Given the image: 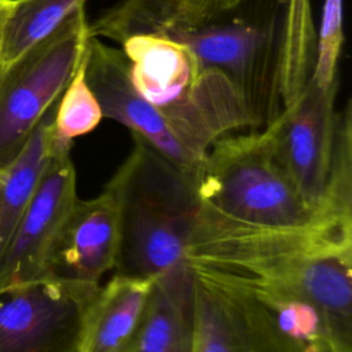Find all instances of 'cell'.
I'll return each mask as SVG.
<instances>
[{
  "label": "cell",
  "instance_id": "18",
  "mask_svg": "<svg viewBox=\"0 0 352 352\" xmlns=\"http://www.w3.org/2000/svg\"><path fill=\"white\" fill-rule=\"evenodd\" d=\"M344 43L342 0H324L315 59L309 78L320 88L330 89L338 84V59Z\"/></svg>",
  "mask_w": 352,
  "mask_h": 352
},
{
  "label": "cell",
  "instance_id": "8",
  "mask_svg": "<svg viewBox=\"0 0 352 352\" xmlns=\"http://www.w3.org/2000/svg\"><path fill=\"white\" fill-rule=\"evenodd\" d=\"M338 84L320 89L308 78L298 96L265 126L278 161L305 204L318 210L329 176Z\"/></svg>",
  "mask_w": 352,
  "mask_h": 352
},
{
  "label": "cell",
  "instance_id": "11",
  "mask_svg": "<svg viewBox=\"0 0 352 352\" xmlns=\"http://www.w3.org/2000/svg\"><path fill=\"white\" fill-rule=\"evenodd\" d=\"M155 279L116 272L85 305L73 352H128Z\"/></svg>",
  "mask_w": 352,
  "mask_h": 352
},
{
  "label": "cell",
  "instance_id": "6",
  "mask_svg": "<svg viewBox=\"0 0 352 352\" xmlns=\"http://www.w3.org/2000/svg\"><path fill=\"white\" fill-rule=\"evenodd\" d=\"M161 33L186 44L206 66L226 74L245 98L260 126L280 113V40H276L271 25L216 21Z\"/></svg>",
  "mask_w": 352,
  "mask_h": 352
},
{
  "label": "cell",
  "instance_id": "2",
  "mask_svg": "<svg viewBox=\"0 0 352 352\" xmlns=\"http://www.w3.org/2000/svg\"><path fill=\"white\" fill-rule=\"evenodd\" d=\"M186 264L197 278L307 296L352 348V217L318 210L297 227H253L198 205Z\"/></svg>",
  "mask_w": 352,
  "mask_h": 352
},
{
  "label": "cell",
  "instance_id": "19",
  "mask_svg": "<svg viewBox=\"0 0 352 352\" xmlns=\"http://www.w3.org/2000/svg\"><path fill=\"white\" fill-rule=\"evenodd\" d=\"M12 4H14V0H0V26L6 19V16L8 15Z\"/></svg>",
  "mask_w": 352,
  "mask_h": 352
},
{
  "label": "cell",
  "instance_id": "1",
  "mask_svg": "<svg viewBox=\"0 0 352 352\" xmlns=\"http://www.w3.org/2000/svg\"><path fill=\"white\" fill-rule=\"evenodd\" d=\"M121 50L91 36L85 77L103 113L194 175L220 138L260 126L220 70L162 33H136Z\"/></svg>",
  "mask_w": 352,
  "mask_h": 352
},
{
  "label": "cell",
  "instance_id": "9",
  "mask_svg": "<svg viewBox=\"0 0 352 352\" xmlns=\"http://www.w3.org/2000/svg\"><path fill=\"white\" fill-rule=\"evenodd\" d=\"M98 289L45 278L0 293V352H73L82 311Z\"/></svg>",
  "mask_w": 352,
  "mask_h": 352
},
{
  "label": "cell",
  "instance_id": "10",
  "mask_svg": "<svg viewBox=\"0 0 352 352\" xmlns=\"http://www.w3.org/2000/svg\"><path fill=\"white\" fill-rule=\"evenodd\" d=\"M120 245V199L107 182L99 195L76 201L52 249L47 278L96 289L116 268Z\"/></svg>",
  "mask_w": 352,
  "mask_h": 352
},
{
  "label": "cell",
  "instance_id": "12",
  "mask_svg": "<svg viewBox=\"0 0 352 352\" xmlns=\"http://www.w3.org/2000/svg\"><path fill=\"white\" fill-rule=\"evenodd\" d=\"M245 0H121L92 25L94 37L121 43L136 33L188 29L219 21Z\"/></svg>",
  "mask_w": 352,
  "mask_h": 352
},
{
  "label": "cell",
  "instance_id": "7",
  "mask_svg": "<svg viewBox=\"0 0 352 352\" xmlns=\"http://www.w3.org/2000/svg\"><path fill=\"white\" fill-rule=\"evenodd\" d=\"M72 146L55 138L50 162L0 261V293L47 278L55 242L78 199Z\"/></svg>",
  "mask_w": 352,
  "mask_h": 352
},
{
  "label": "cell",
  "instance_id": "17",
  "mask_svg": "<svg viewBox=\"0 0 352 352\" xmlns=\"http://www.w3.org/2000/svg\"><path fill=\"white\" fill-rule=\"evenodd\" d=\"M87 56L88 47L55 106L54 133L62 142L73 143L76 138L92 132L103 120L102 107L85 77Z\"/></svg>",
  "mask_w": 352,
  "mask_h": 352
},
{
  "label": "cell",
  "instance_id": "15",
  "mask_svg": "<svg viewBox=\"0 0 352 352\" xmlns=\"http://www.w3.org/2000/svg\"><path fill=\"white\" fill-rule=\"evenodd\" d=\"M85 3L87 0H14L0 26L1 73L84 10Z\"/></svg>",
  "mask_w": 352,
  "mask_h": 352
},
{
  "label": "cell",
  "instance_id": "20",
  "mask_svg": "<svg viewBox=\"0 0 352 352\" xmlns=\"http://www.w3.org/2000/svg\"><path fill=\"white\" fill-rule=\"evenodd\" d=\"M0 74H1V70H0Z\"/></svg>",
  "mask_w": 352,
  "mask_h": 352
},
{
  "label": "cell",
  "instance_id": "13",
  "mask_svg": "<svg viewBox=\"0 0 352 352\" xmlns=\"http://www.w3.org/2000/svg\"><path fill=\"white\" fill-rule=\"evenodd\" d=\"M194 278L188 267L157 278L128 352H190Z\"/></svg>",
  "mask_w": 352,
  "mask_h": 352
},
{
  "label": "cell",
  "instance_id": "3",
  "mask_svg": "<svg viewBox=\"0 0 352 352\" xmlns=\"http://www.w3.org/2000/svg\"><path fill=\"white\" fill-rule=\"evenodd\" d=\"M109 180L121 210L117 272L157 279L187 267L184 253L198 202L190 175L143 139Z\"/></svg>",
  "mask_w": 352,
  "mask_h": 352
},
{
  "label": "cell",
  "instance_id": "5",
  "mask_svg": "<svg viewBox=\"0 0 352 352\" xmlns=\"http://www.w3.org/2000/svg\"><path fill=\"white\" fill-rule=\"evenodd\" d=\"M91 38L85 11L0 74V166L10 164L70 82Z\"/></svg>",
  "mask_w": 352,
  "mask_h": 352
},
{
  "label": "cell",
  "instance_id": "16",
  "mask_svg": "<svg viewBox=\"0 0 352 352\" xmlns=\"http://www.w3.org/2000/svg\"><path fill=\"white\" fill-rule=\"evenodd\" d=\"M190 352H248L231 311L209 287L195 279Z\"/></svg>",
  "mask_w": 352,
  "mask_h": 352
},
{
  "label": "cell",
  "instance_id": "14",
  "mask_svg": "<svg viewBox=\"0 0 352 352\" xmlns=\"http://www.w3.org/2000/svg\"><path fill=\"white\" fill-rule=\"evenodd\" d=\"M55 106L43 117L18 155L0 166V261L52 155Z\"/></svg>",
  "mask_w": 352,
  "mask_h": 352
},
{
  "label": "cell",
  "instance_id": "4",
  "mask_svg": "<svg viewBox=\"0 0 352 352\" xmlns=\"http://www.w3.org/2000/svg\"><path fill=\"white\" fill-rule=\"evenodd\" d=\"M194 188L201 208L253 227L304 226L318 212L305 204L278 161L267 126L217 139L195 170Z\"/></svg>",
  "mask_w": 352,
  "mask_h": 352
}]
</instances>
